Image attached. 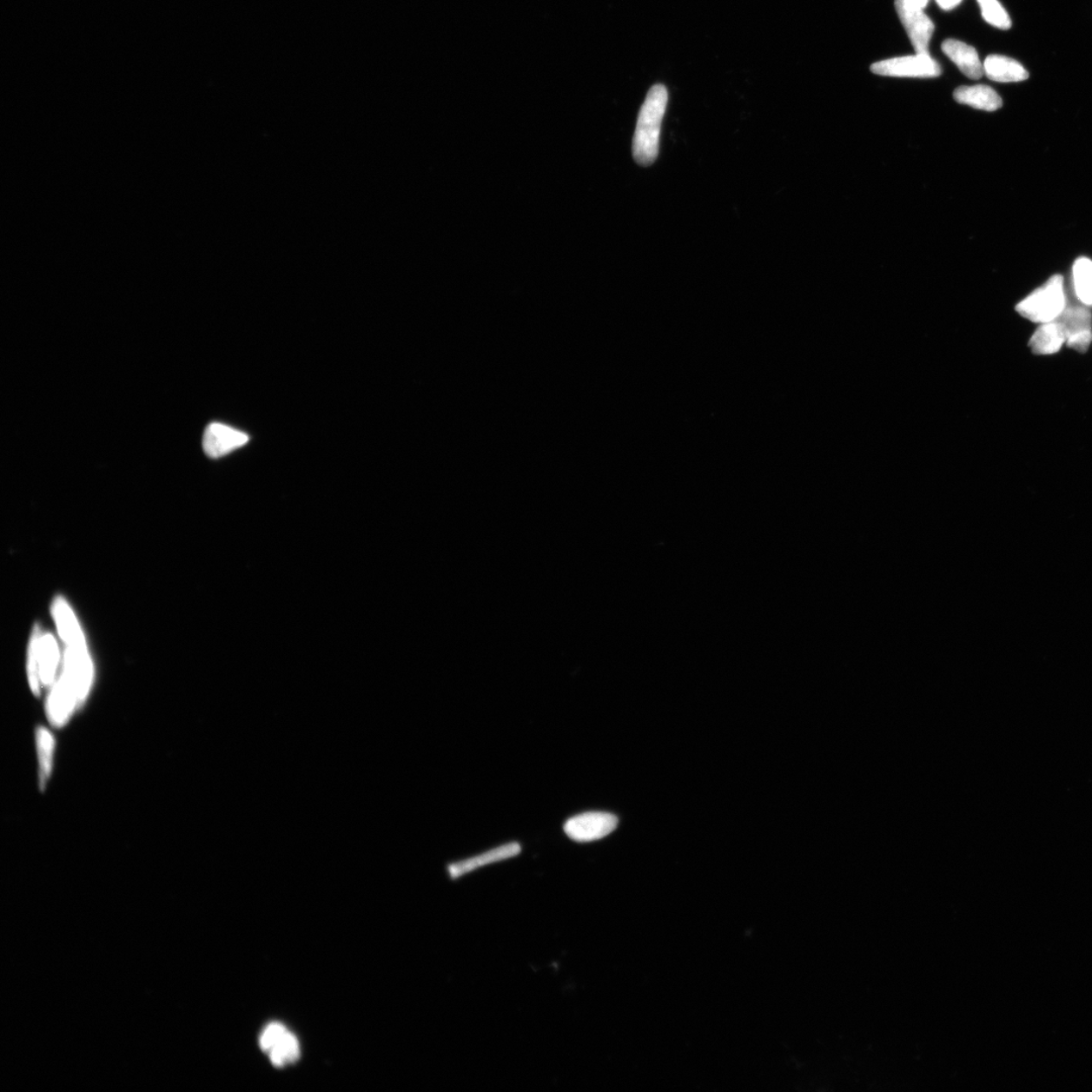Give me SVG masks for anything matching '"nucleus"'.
Listing matches in <instances>:
<instances>
[{"mask_svg": "<svg viewBox=\"0 0 1092 1092\" xmlns=\"http://www.w3.org/2000/svg\"><path fill=\"white\" fill-rule=\"evenodd\" d=\"M1065 308L1063 276L1056 275L1023 300L1016 310L1034 323L1045 324L1056 320Z\"/></svg>", "mask_w": 1092, "mask_h": 1092, "instance_id": "4", "label": "nucleus"}, {"mask_svg": "<svg viewBox=\"0 0 1092 1092\" xmlns=\"http://www.w3.org/2000/svg\"><path fill=\"white\" fill-rule=\"evenodd\" d=\"M896 10L916 53L930 54V42L935 30L930 18L923 9L911 5L908 0H896Z\"/></svg>", "mask_w": 1092, "mask_h": 1092, "instance_id": "7", "label": "nucleus"}, {"mask_svg": "<svg viewBox=\"0 0 1092 1092\" xmlns=\"http://www.w3.org/2000/svg\"><path fill=\"white\" fill-rule=\"evenodd\" d=\"M249 441V436L230 426L212 423L203 434V450L209 458L219 459L242 447Z\"/></svg>", "mask_w": 1092, "mask_h": 1092, "instance_id": "9", "label": "nucleus"}, {"mask_svg": "<svg viewBox=\"0 0 1092 1092\" xmlns=\"http://www.w3.org/2000/svg\"><path fill=\"white\" fill-rule=\"evenodd\" d=\"M59 662L56 639L51 633H42L36 628L28 652V678L35 695L39 696L43 689L50 688L56 682Z\"/></svg>", "mask_w": 1092, "mask_h": 1092, "instance_id": "3", "label": "nucleus"}, {"mask_svg": "<svg viewBox=\"0 0 1092 1092\" xmlns=\"http://www.w3.org/2000/svg\"><path fill=\"white\" fill-rule=\"evenodd\" d=\"M288 1032L287 1028L281 1025V1023H270V1025L264 1029L261 1040H259L261 1050L265 1053H269L273 1050L277 1042H279L283 1036L288 1034Z\"/></svg>", "mask_w": 1092, "mask_h": 1092, "instance_id": "20", "label": "nucleus"}, {"mask_svg": "<svg viewBox=\"0 0 1092 1092\" xmlns=\"http://www.w3.org/2000/svg\"><path fill=\"white\" fill-rule=\"evenodd\" d=\"M619 818L607 812H587L567 820L565 832L572 841L589 843L607 837L616 830Z\"/></svg>", "mask_w": 1092, "mask_h": 1092, "instance_id": "6", "label": "nucleus"}, {"mask_svg": "<svg viewBox=\"0 0 1092 1092\" xmlns=\"http://www.w3.org/2000/svg\"><path fill=\"white\" fill-rule=\"evenodd\" d=\"M668 100L665 86L656 84L650 89L641 107L632 144L634 160L640 166H650L658 158L662 122Z\"/></svg>", "mask_w": 1092, "mask_h": 1092, "instance_id": "1", "label": "nucleus"}, {"mask_svg": "<svg viewBox=\"0 0 1092 1092\" xmlns=\"http://www.w3.org/2000/svg\"><path fill=\"white\" fill-rule=\"evenodd\" d=\"M908 2H909L911 5H913V6H917V8H919V9H923H923L925 8V6H927V4H928V3H929V0H908Z\"/></svg>", "mask_w": 1092, "mask_h": 1092, "instance_id": "22", "label": "nucleus"}, {"mask_svg": "<svg viewBox=\"0 0 1092 1092\" xmlns=\"http://www.w3.org/2000/svg\"><path fill=\"white\" fill-rule=\"evenodd\" d=\"M520 851L521 847L520 844L511 843L504 844V846L486 851L483 855L453 864V865L448 867V871L452 878H459L462 875L473 871V870L487 865V864L510 859V857L520 854Z\"/></svg>", "mask_w": 1092, "mask_h": 1092, "instance_id": "14", "label": "nucleus"}, {"mask_svg": "<svg viewBox=\"0 0 1092 1092\" xmlns=\"http://www.w3.org/2000/svg\"><path fill=\"white\" fill-rule=\"evenodd\" d=\"M942 50L968 78L977 80L984 76L983 64L973 47L958 40L949 39L943 42Z\"/></svg>", "mask_w": 1092, "mask_h": 1092, "instance_id": "11", "label": "nucleus"}, {"mask_svg": "<svg viewBox=\"0 0 1092 1092\" xmlns=\"http://www.w3.org/2000/svg\"><path fill=\"white\" fill-rule=\"evenodd\" d=\"M52 613L58 632L67 647H88L82 627L69 604L64 598L57 597L52 606Z\"/></svg>", "mask_w": 1092, "mask_h": 1092, "instance_id": "10", "label": "nucleus"}, {"mask_svg": "<svg viewBox=\"0 0 1092 1092\" xmlns=\"http://www.w3.org/2000/svg\"><path fill=\"white\" fill-rule=\"evenodd\" d=\"M36 740L40 764V786L44 788L52 772L55 739L47 728L39 727L36 732Z\"/></svg>", "mask_w": 1092, "mask_h": 1092, "instance_id": "16", "label": "nucleus"}, {"mask_svg": "<svg viewBox=\"0 0 1092 1092\" xmlns=\"http://www.w3.org/2000/svg\"><path fill=\"white\" fill-rule=\"evenodd\" d=\"M94 681V665L88 647H67L63 671L53 685L55 692L76 707L83 705Z\"/></svg>", "mask_w": 1092, "mask_h": 1092, "instance_id": "2", "label": "nucleus"}, {"mask_svg": "<svg viewBox=\"0 0 1092 1092\" xmlns=\"http://www.w3.org/2000/svg\"><path fill=\"white\" fill-rule=\"evenodd\" d=\"M981 12L984 20L990 23L991 26L1001 30H1009L1011 27L1009 16L1003 9V6L998 3V0H977Z\"/></svg>", "mask_w": 1092, "mask_h": 1092, "instance_id": "19", "label": "nucleus"}, {"mask_svg": "<svg viewBox=\"0 0 1092 1092\" xmlns=\"http://www.w3.org/2000/svg\"><path fill=\"white\" fill-rule=\"evenodd\" d=\"M955 101L974 109L996 112L1003 107L1002 97L990 86L978 84L960 86L954 91Z\"/></svg>", "mask_w": 1092, "mask_h": 1092, "instance_id": "12", "label": "nucleus"}, {"mask_svg": "<svg viewBox=\"0 0 1092 1092\" xmlns=\"http://www.w3.org/2000/svg\"><path fill=\"white\" fill-rule=\"evenodd\" d=\"M1066 342V333L1062 324L1058 320L1051 321L1045 324H1042L1034 333L1029 347H1031L1033 354L1038 355H1050L1057 354L1062 348Z\"/></svg>", "mask_w": 1092, "mask_h": 1092, "instance_id": "15", "label": "nucleus"}, {"mask_svg": "<svg viewBox=\"0 0 1092 1092\" xmlns=\"http://www.w3.org/2000/svg\"><path fill=\"white\" fill-rule=\"evenodd\" d=\"M984 74L996 83H1020L1029 78V72L1020 62L1002 55H990L983 63Z\"/></svg>", "mask_w": 1092, "mask_h": 1092, "instance_id": "13", "label": "nucleus"}, {"mask_svg": "<svg viewBox=\"0 0 1092 1092\" xmlns=\"http://www.w3.org/2000/svg\"><path fill=\"white\" fill-rule=\"evenodd\" d=\"M961 2L962 0H936V3L941 6V9L945 10L955 9L956 6H958L961 3Z\"/></svg>", "mask_w": 1092, "mask_h": 1092, "instance_id": "21", "label": "nucleus"}, {"mask_svg": "<svg viewBox=\"0 0 1092 1092\" xmlns=\"http://www.w3.org/2000/svg\"><path fill=\"white\" fill-rule=\"evenodd\" d=\"M871 71L881 76L935 78L941 76V66L930 54L887 59L871 65Z\"/></svg>", "mask_w": 1092, "mask_h": 1092, "instance_id": "5", "label": "nucleus"}, {"mask_svg": "<svg viewBox=\"0 0 1092 1092\" xmlns=\"http://www.w3.org/2000/svg\"><path fill=\"white\" fill-rule=\"evenodd\" d=\"M268 1054L271 1062L276 1067L294 1063L300 1057L299 1041L295 1035L288 1032Z\"/></svg>", "mask_w": 1092, "mask_h": 1092, "instance_id": "18", "label": "nucleus"}, {"mask_svg": "<svg viewBox=\"0 0 1092 1092\" xmlns=\"http://www.w3.org/2000/svg\"><path fill=\"white\" fill-rule=\"evenodd\" d=\"M1056 320L1064 327L1067 345L1078 353H1087L1092 341L1089 310L1078 306L1066 307Z\"/></svg>", "mask_w": 1092, "mask_h": 1092, "instance_id": "8", "label": "nucleus"}, {"mask_svg": "<svg viewBox=\"0 0 1092 1092\" xmlns=\"http://www.w3.org/2000/svg\"><path fill=\"white\" fill-rule=\"evenodd\" d=\"M1073 280L1076 295L1083 304L1092 306V261L1087 257L1078 258L1073 265Z\"/></svg>", "mask_w": 1092, "mask_h": 1092, "instance_id": "17", "label": "nucleus"}]
</instances>
